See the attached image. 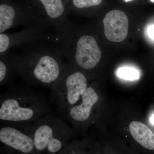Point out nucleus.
Returning a JSON list of instances; mask_svg holds the SVG:
<instances>
[{
	"label": "nucleus",
	"mask_w": 154,
	"mask_h": 154,
	"mask_svg": "<svg viewBox=\"0 0 154 154\" xmlns=\"http://www.w3.org/2000/svg\"><path fill=\"white\" fill-rule=\"evenodd\" d=\"M150 1L154 3V0H150Z\"/></svg>",
	"instance_id": "nucleus-20"
},
{
	"label": "nucleus",
	"mask_w": 154,
	"mask_h": 154,
	"mask_svg": "<svg viewBox=\"0 0 154 154\" xmlns=\"http://www.w3.org/2000/svg\"><path fill=\"white\" fill-rule=\"evenodd\" d=\"M33 125L34 145L38 154H58L74 137V130L52 113L39 119Z\"/></svg>",
	"instance_id": "nucleus-4"
},
{
	"label": "nucleus",
	"mask_w": 154,
	"mask_h": 154,
	"mask_svg": "<svg viewBox=\"0 0 154 154\" xmlns=\"http://www.w3.org/2000/svg\"><path fill=\"white\" fill-rule=\"evenodd\" d=\"M148 33L149 36L154 40V25L149 27L148 29Z\"/></svg>",
	"instance_id": "nucleus-17"
},
{
	"label": "nucleus",
	"mask_w": 154,
	"mask_h": 154,
	"mask_svg": "<svg viewBox=\"0 0 154 154\" xmlns=\"http://www.w3.org/2000/svg\"><path fill=\"white\" fill-rule=\"evenodd\" d=\"M54 32V43L60 48L67 62L73 66L88 71L99 63L102 53L94 36L85 34L76 37L69 22Z\"/></svg>",
	"instance_id": "nucleus-3"
},
{
	"label": "nucleus",
	"mask_w": 154,
	"mask_h": 154,
	"mask_svg": "<svg viewBox=\"0 0 154 154\" xmlns=\"http://www.w3.org/2000/svg\"><path fill=\"white\" fill-rule=\"evenodd\" d=\"M96 148L88 140H73L58 154H99Z\"/></svg>",
	"instance_id": "nucleus-14"
},
{
	"label": "nucleus",
	"mask_w": 154,
	"mask_h": 154,
	"mask_svg": "<svg viewBox=\"0 0 154 154\" xmlns=\"http://www.w3.org/2000/svg\"><path fill=\"white\" fill-rule=\"evenodd\" d=\"M42 7L39 25L51 30L60 28L69 22L62 0H38Z\"/></svg>",
	"instance_id": "nucleus-9"
},
{
	"label": "nucleus",
	"mask_w": 154,
	"mask_h": 154,
	"mask_svg": "<svg viewBox=\"0 0 154 154\" xmlns=\"http://www.w3.org/2000/svg\"><path fill=\"white\" fill-rule=\"evenodd\" d=\"M51 112L47 100L28 87L11 86L0 96L1 123L32 124Z\"/></svg>",
	"instance_id": "nucleus-2"
},
{
	"label": "nucleus",
	"mask_w": 154,
	"mask_h": 154,
	"mask_svg": "<svg viewBox=\"0 0 154 154\" xmlns=\"http://www.w3.org/2000/svg\"><path fill=\"white\" fill-rule=\"evenodd\" d=\"M17 74L30 87L50 88L59 77L64 58L59 47L51 42L37 41L16 48Z\"/></svg>",
	"instance_id": "nucleus-1"
},
{
	"label": "nucleus",
	"mask_w": 154,
	"mask_h": 154,
	"mask_svg": "<svg viewBox=\"0 0 154 154\" xmlns=\"http://www.w3.org/2000/svg\"><path fill=\"white\" fill-rule=\"evenodd\" d=\"M88 88L86 75L64 61L59 77L50 87L51 100L65 115L69 108L78 103Z\"/></svg>",
	"instance_id": "nucleus-5"
},
{
	"label": "nucleus",
	"mask_w": 154,
	"mask_h": 154,
	"mask_svg": "<svg viewBox=\"0 0 154 154\" xmlns=\"http://www.w3.org/2000/svg\"><path fill=\"white\" fill-rule=\"evenodd\" d=\"M102 0H72V4L75 8L84 9L99 5Z\"/></svg>",
	"instance_id": "nucleus-16"
},
{
	"label": "nucleus",
	"mask_w": 154,
	"mask_h": 154,
	"mask_svg": "<svg viewBox=\"0 0 154 154\" xmlns=\"http://www.w3.org/2000/svg\"><path fill=\"white\" fill-rule=\"evenodd\" d=\"M1 151L4 154H38L32 124L1 123Z\"/></svg>",
	"instance_id": "nucleus-6"
},
{
	"label": "nucleus",
	"mask_w": 154,
	"mask_h": 154,
	"mask_svg": "<svg viewBox=\"0 0 154 154\" xmlns=\"http://www.w3.org/2000/svg\"><path fill=\"white\" fill-rule=\"evenodd\" d=\"M33 25H37L29 14L17 12V9L9 4L0 5V33L18 26L26 27Z\"/></svg>",
	"instance_id": "nucleus-11"
},
{
	"label": "nucleus",
	"mask_w": 154,
	"mask_h": 154,
	"mask_svg": "<svg viewBox=\"0 0 154 154\" xmlns=\"http://www.w3.org/2000/svg\"><path fill=\"white\" fill-rule=\"evenodd\" d=\"M130 133L133 139L141 148L154 151V133L144 123L134 121L130 123Z\"/></svg>",
	"instance_id": "nucleus-13"
},
{
	"label": "nucleus",
	"mask_w": 154,
	"mask_h": 154,
	"mask_svg": "<svg viewBox=\"0 0 154 154\" xmlns=\"http://www.w3.org/2000/svg\"><path fill=\"white\" fill-rule=\"evenodd\" d=\"M118 77L124 79L133 81L139 79V73L137 70L132 68L122 67L117 71Z\"/></svg>",
	"instance_id": "nucleus-15"
},
{
	"label": "nucleus",
	"mask_w": 154,
	"mask_h": 154,
	"mask_svg": "<svg viewBox=\"0 0 154 154\" xmlns=\"http://www.w3.org/2000/svg\"><path fill=\"white\" fill-rule=\"evenodd\" d=\"M150 121L152 124L154 125V115H153L151 118Z\"/></svg>",
	"instance_id": "nucleus-18"
},
{
	"label": "nucleus",
	"mask_w": 154,
	"mask_h": 154,
	"mask_svg": "<svg viewBox=\"0 0 154 154\" xmlns=\"http://www.w3.org/2000/svg\"><path fill=\"white\" fill-rule=\"evenodd\" d=\"M125 2H131V1H133V0H124Z\"/></svg>",
	"instance_id": "nucleus-19"
},
{
	"label": "nucleus",
	"mask_w": 154,
	"mask_h": 154,
	"mask_svg": "<svg viewBox=\"0 0 154 154\" xmlns=\"http://www.w3.org/2000/svg\"><path fill=\"white\" fill-rule=\"evenodd\" d=\"M55 40V34L51 30L36 25H30L16 33H0V54L30 42L47 41L54 43Z\"/></svg>",
	"instance_id": "nucleus-7"
},
{
	"label": "nucleus",
	"mask_w": 154,
	"mask_h": 154,
	"mask_svg": "<svg viewBox=\"0 0 154 154\" xmlns=\"http://www.w3.org/2000/svg\"><path fill=\"white\" fill-rule=\"evenodd\" d=\"M18 54L17 51L10 50L0 54V85L11 87L17 74Z\"/></svg>",
	"instance_id": "nucleus-12"
},
{
	"label": "nucleus",
	"mask_w": 154,
	"mask_h": 154,
	"mask_svg": "<svg viewBox=\"0 0 154 154\" xmlns=\"http://www.w3.org/2000/svg\"><path fill=\"white\" fill-rule=\"evenodd\" d=\"M99 99V95L94 88L88 87L82 96L79 104L77 103L69 108L64 116L74 127L85 125L92 117L93 108Z\"/></svg>",
	"instance_id": "nucleus-8"
},
{
	"label": "nucleus",
	"mask_w": 154,
	"mask_h": 154,
	"mask_svg": "<svg viewBox=\"0 0 154 154\" xmlns=\"http://www.w3.org/2000/svg\"><path fill=\"white\" fill-rule=\"evenodd\" d=\"M105 36L108 40L121 42L125 39L128 29V20L125 14L118 10L108 12L103 19Z\"/></svg>",
	"instance_id": "nucleus-10"
}]
</instances>
